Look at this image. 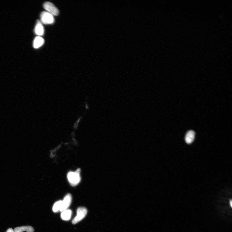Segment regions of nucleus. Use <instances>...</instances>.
<instances>
[{
    "instance_id": "obj_11",
    "label": "nucleus",
    "mask_w": 232,
    "mask_h": 232,
    "mask_svg": "<svg viewBox=\"0 0 232 232\" xmlns=\"http://www.w3.org/2000/svg\"><path fill=\"white\" fill-rule=\"evenodd\" d=\"M62 201L60 200L56 202L53 207V211L54 212H57L60 211L61 208Z\"/></svg>"
},
{
    "instance_id": "obj_5",
    "label": "nucleus",
    "mask_w": 232,
    "mask_h": 232,
    "mask_svg": "<svg viewBox=\"0 0 232 232\" xmlns=\"http://www.w3.org/2000/svg\"><path fill=\"white\" fill-rule=\"evenodd\" d=\"M72 201V196L69 194H67L62 201L61 208L60 211L62 212L67 209L71 204Z\"/></svg>"
},
{
    "instance_id": "obj_1",
    "label": "nucleus",
    "mask_w": 232,
    "mask_h": 232,
    "mask_svg": "<svg viewBox=\"0 0 232 232\" xmlns=\"http://www.w3.org/2000/svg\"><path fill=\"white\" fill-rule=\"evenodd\" d=\"M80 172V169H78L76 172H70L68 173V180L72 186H75L80 183L81 180Z\"/></svg>"
},
{
    "instance_id": "obj_10",
    "label": "nucleus",
    "mask_w": 232,
    "mask_h": 232,
    "mask_svg": "<svg viewBox=\"0 0 232 232\" xmlns=\"http://www.w3.org/2000/svg\"><path fill=\"white\" fill-rule=\"evenodd\" d=\"M34 228L31 226H23L18 227L15 228L14 232H23L26 231L27 232H34Z\"/></svg>"
},
{
    "instance_id": "obj_7",
    "label": "nucleus",
    "mask_w": 232,
    "mask_h": 232,
    "mask_svg": "<svg viewBox=\"0 0 232 232\" xmlns=\"http://www.w3.org/2000/svg\"><path fill=\"white\" fill-rule=\"evenodd\" d=\"M44 39L40 36L35 37L33 42V46L34 48L37 49L40 48L44 44Z\"/></svg>"
},
{
    "instance_id": "obj_9",
    "label": "nucleus",
    "mask_w": 232,
    "mask_h": 232,
    "mask_svg": "<svg viewBox=\"0 0 232 232\" xmlns=\"http://www.w3.org/2000/svg\"><path fill=\"white\" fill-rule=\"evenodd\" d=\"M72 214V210L69 209H66L61 212V217L62 219L64 220H69L71 219Z\"/></svg>"
},
{
    "instance_id": "obj_4",
    "label": "nucleus",
    "mask_w": 232,
    "mask_h": 232,
    "mask_svg": "<svg viewBox=\"0 0 232 232\" xmlns=\"http://www.w3.org/2000/svg\"><path fill=\"white\" fill-rule=\"evenodd\" d=\"M43 8L46 12L51 14L53 16L59 15V11L56 7L51 2H46L43 4Z\"/></svg>"
},
{
    "instance_id": "obj_2",
    "label": "nucleus",
    "mask_w": 232,
    "mask_h": 232,
    "mask_svg": "<svg viewBox=\"0 0 232 232\" xmlns=\"http://www.w3.org/2000/svg\"><path fill=\"white\" fill-rule=\"evenodd\" d=\"M87 212V210L86 208L81 207L78 208L77 210V215L73 220L72 223L76 224L82 220L86 216Z\"/></svg>"
},
{
    "instance_id": "obj_12",
    "label": "nucleus",
    "mask_w": 232,
    "mask_h": 232,
    "mask_svg": "<svg viewBox=\"0 0 232 232\" xmlns=\"http://www.w3.org/2000/svg\"><path fill=\"white\" fill-rule=\"evenodd\" d=\"M6 232H14V230H13L12 228H9L8 230H7V231Z\"/></svg>"
},
{
    "instance_id": "obj_3",
    "label": "nucleus",
    "mask_w": 232,
    "mask_h": 232,
    "mask_svg": "<svg viewBox=\"0 0 232 232\" xmlns=\"http://www.w3.org/2000/svg\"><path fill=\"white\" fill-rule=\"evenodd\" d=\"M41 22L44 24H51L54 22L53 16L46 12H42L40 14Z\"/></svg>"
},
{
    "instance_id": "obj_6",
    "label": "nucleus",
    "mask_w": 232,
    "mask_h": 232,
    "mask_svg": "<svg viewBox=\"0 0 232 232\" xmlns=\"http://www.w3.org/2000/svg\"><path fill=\"white\" fill-rule=\"evenodd\" d=\"M35 34L38 35V36L41 37L44 35V28L40 21H37L35 28Z\"/></svg>"
},
{
    "instance_id": "obj_8",
    "label": "nucleus",
    "mask_w": 232,
    "mask_h": 232,
    "mask_svg": "<svg viewBox=\"0 0 232 232\" xmlns=\"http://www.w3.org/2000/svg\"><path fill=\"white\" fill-rule=\"evenodd\" d=\"M195 136L194 132L193 131H190L188 132L185 137L186 142L188 144H191L194 141Z\"/></svg>"
}]
</instances>
